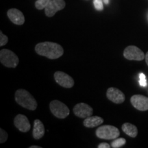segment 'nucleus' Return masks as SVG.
Here are the masks:
<instances>
[{
    "instance_id": "nucleus-11",
    "label": "nucleus",
    "mask_w": 148,
    "mask_h": 148,
    "mask_svg": "<svg viewBox=\"0 0 148 148\" xmlns=\"http://www.w3.org/2000/svg\"><path fill=\"white\" fill-rule=\"evenodd\" d=\"M14 124L18 130L22 132H27L30 130L31 125L26 116L18 114L14 117Z\"/></svg>"
},
{
    "instance_id": "nucleus-20",
    "label": "nucleus",
    "mask_w": 148,
    "mask_h": 148,
    "mask_svg": "<svg viewBox=\"0 0 148 148\" xmlns=\"http://www.w3.org/2000/svg\"><path fill=\"white\" fill-rule=\"evenodd\" d=\"M8 138V134L2 128L0 129V143H3L6 141Z\"/></svg>"
},
{
    "instance_id": "nucleus-9",
    "label": "nucleus",
    "mask_w": 148,
    "mask_h": 148,
    "mask_svg": "<svg viewBox=\"0 0 148 148\" xmlns=\"http://www.w3.org/2000/svg\"><path fill=\"white\" fill-rule=\"evenodd\" d=\"M73 112L75 116L79 118L86 119L91 116L93 112L92 107L85 103H77L73 108Z\"/></svg>"
},
{
    "instance_id": "nucleus-22",
    "label": "nucleus",
    "mask_w": 148,
    "mask_h": 148,
    "mask_svg": "<svg viewBox=\"0 0 148 148\" xmlns=\"http://www.w3.org/2000/svg\"><path fill=\"white\" fill-rule=\"evenodd\" d=\"M139 84L141 86H147V79H146V76L143 73H140L139 75Z\"/></svg>"
},
{
    "instance_id": "nucleus-17",
    "label": "nucleus",
    "mask_w": 148,
    "mask_h": 148,
    "mask_svg": "<svg viewBox=\"0 0 148 148\" xmlns=\"http://www.w3.org/2000/svg\"><path fill=\"white\" fill-rule=\"evenodd\" d=\"M126 143V140L123 138H116L111 143V147L113 148H119Z\"/></svg>"
},
{
    "instance_id": "nucleus-10",
    "label": "nucleus",
    "mask_w": 148,
    "mask_h": 148,
    "mask_svg": "<svg viewBox=\"0 0 148 148\" xmlns=\"http://www.w3.org/2000/svg\"><path fill=\"white\" fill-rule=\"evenodd\" d=\"M131 103L135 108L140 111L148 110V97L142 95H134L130 99Z\"/></svg>"
},
{
    "instance_id": "nucleus-12",
    "label": "nucleus",
    "mask_w": 148,
    "mask_h": 148,
    "mask_svg": "<svg viewBox=\"0 0 148 148\" xmlns=\"http://www.w3.org/2000/svg\"><path fill=\"white\" fill-rule=\"evenodd\" d=\"M107 98L115 103H122L125 101V97L123 92L118 88L110 87L107 90L106 92Z\"/></svg>"
},
{
    "instance_id": "nucleus-26",
    "label": "nucleus",
    "mask_w": 148,
    "mask_h": 148,
    "mask_svg": "<svg viewBox=\"0 0 148 148\" xmlns=\"http://www.w3.org/2000/svg\"><path fill=\"white\" fill-rule=\"evenodd\" d=\"M103 3H106V5L108 4V3H109V0H103Z\"/></svg>"
},
{
    "instance_id": "nucleus-1",
    "label": "nucleus",
    "mask_w": 148,
    "mask_h": 148,
    "mask_svg": "<svg viewBox=\"0 0 148 148\" xmlns=\"http://www.w3.org/2000/svg\"><path fill=\"white\" fill-rule=\"evenodd\" d=\"M35 51L38 55L45 56L49 59H57L64 53L63 47L53 42H39L35 47Z\"/></svg>"
},
{
    "instance_id": "nucleus-15",
    "label": "nucleus",
    "mask_w": 148,
    "mask_h": 148,
    "mask_svg": "<svg viewBox=\"0 0 148 148\" xmlns=\"http://www.w3.org/2000/svg\"><path fill=\"white\" fill-rule=\"evenodd\" d=\"M103 119L99 116H90L84 119L83 124L85 127L88 128L97 127L103 123Z\"/></svg>"
},
{
    "instance_id": "nucleus-23",
    "label": "nucleus",
    "mask_w": 148,
    "mask_h": 148,
    "mask_svg": "<svg viewBox=\"0 0 148 148\" xmlns=\"http://www.w3.org/2000/svg\"><path fill=\"white\" fill-rule=\"evenodd\" d=\"M110 147L111 146L109 145V144L107 143H101L97 146L98 148H110Z\"/></svg>"
},
{
    "instance_id": "nucleus-13",
    "label": "nucleus",
    "mask_w": 148,
    "mask_h": 148,
    "mask_svg": "<svg viewBox=\"0 0 148 148\" xmlns=\"http://www.w3.org/2000/svg\"><path fill=\"white\" fill-rule=\"evenodd\" d=\"M7 15L14 24L21 25L25 23V16L21 11L16 8H11L7 12Z\"/></svg>"
},
{
    "instance_id": "nucleus-3",
    "label": "nucleus",
    "mask_w": 148,
    "mask_h": 148,
    "mask_svg": "<svg viewBox=\"0 0 148 148\" xmlns=\"http://www.w3.org/2000/svg\"><path fill=\"white\" fill-rule=\"evenodd\" d=\"M96 136L98 138L105 140H114L118 138L120 132L117 127L110 125H101L96 130Z\"/></svg>"
},
{
    "instance_id": "nucleus-8",
    "label": "nucleus",
    "mask_w": 148,
    "mask_h": 148,
    "mask_svg": "<svg viewBox=\"0 0 148 148\" xmlns=\"http://www.w3.org/2000/svg\"><path fill=\"white\" fill-rule=\"evenodd\" d=\"M54 79L60 86L64 88H69L73 87L74 79L69 75L62 71H56L53 75Z\"/></svg>"
},
{
    "instance_id": "nucleus-19",
    "label": "nucleus",
    "mask_w": 148,
    "mask_h": 148,
    "mask_svg": "<svg viewBox=\"0 0 148 148\" xmlns=\"http://www.w3.org/2000/svg\"><path fill=\"white\" fill-rule=\"evenodd\" d=\"M103 0H93V5L96 10L98 11H102L103 10Z\"/></svg>"
},
{
    "instance_id": "nucleus-2",
    "label": "nucleus",
    "mask_w": 148,
    "mask_h": 148,
    "mask_svg": "<svg viewBox=\"0 0 148 148\" xmlns=\"http://www.w3.org/2000/svg\"><path fill=\"white\" fill-rule=\"evenodd\" d=\"M14 99L18 105L29 110H35L37 108V101L27 90L18 89L14 95Z\"/></svg>"
},
{
    "instance_id": "nucleus-5",
    "label": "nucleus",
    "mask_w": 148,
    "mask_h": 148,
    "mask_svg": "<svg viewBox=\"0 0 148 148\" xmlns=\"http://www.w3.org/2000/svg\"><path fill=\"white\" fill-rule=\"evenodd\" d=\"M51 112L58 119H65L69 114V109L66 104L59 100H53L49 104Z\"/></svg>"
},
{
    "instance_id": "nucleus-24",
    "label": "nucleus",
    "mask_w": 148,
    "mask_h": 148,
    "mask_svg": "<svg viewBox=\"0 0 148 148\" xmlns=\"http://www.w3.org/2000/svg\"><path fill=\"white\" fill-rule=\"evenodd\" d=\"M145 62H146V63H147V66H148V51L145 55Z\"/></svg>"
},
{
    "instance_id": "nucleus-4",
    "label": "nucleus",
    "mask_w": 148,
    "mask_h": 148,
    "mask_svg": "<svg viewBox=\"0 0 148 148\" xmlns=\"http://www.w3.org/2000/svg\"><path fill=\"white\" fill-rule=\"evenodd\" d=\"M0 61L3 66L8 68H15L19 62V59L13 51L7 49L0 51Z\"/></svg>"
},
{
    "instance_id": "nucleus-18",
    "label": "nucleus",
    "mask_w": 148,
    "mask_h": 148,
    "mask_svg": "<svg viewBox=\"0 0 148 148\" xmlns=\"http://www.w3.org/2000/svg\"><path fill=\"white\" fill-rule=\"evenodd\" d=\"M51 0H37L35 2V7L38 10L45 9Z\"/></svg>"
},
{
    "instance_id": "nucleus-21",
    "label": "nucleus",
    "mask_w": 148,
    "mask_h": 148,
    "mask_svg": "<svg viewBox=\"0 0 148 148\" xmlns=\"http://www.w3.org/2000/svg\"><path fill=\"white\" fill-rule=\"evenodd\" d=\"M8 41V36H5L4 34H3V32L1 31V32H0V46L2 47V46L6 45Z\"/></svg>"
},
{
    "instance_id": "nucleus-16",
    "label": "nucleus",
    "mask_w": 148,
    "mask_h": 148,
    "mask_svg": "<svg viewBox=\"0 0 148 148\" xmlns=\"http://www.w3.org/2000/svg\"><path fill=\"white\" fill-rule=\"evenodd\" d=\"M122 130L127 135L132 138H135L138 134V129L136 126L130 123H125L121 126Z\"/></svg>"
},
{
    "instance_id": "nucleus-25",
    "label": "nucleus",
    "mask_w": 148,
    "mask_h": 148,
    "mask_svg": "<svg viewBox=\"0 0 148 148\" xmlns=\"http://www.w3.org/2000/svg\"><path fill=\"white\" fill-rule=\"evenodd\" d=\"M29 148H41L40 146H36V145H33V146H30Z\"/></svg>"
},
{
    "instance_id": "nucleus-14",
    "label": "nucleus",
    "mask_w": 148,
    "mask_h": 148,
    "mask_svg": "<svg viewBox=\"0 0 148 148\" xmlns=\"http://www.w3.org/2000/svg\"><path fill=\"white\" fill-rule=\"evenodd\" d=\"M45 132V126L43 123L39 119H36L34 121V128H33L32 135L34 139H40L44 136Z\"/></svg>"
},
{
    "instance_id": "nucleus-6",
    "label": "nucleus",
    "mask_w": 148,
    "mask_h": 148,
    "mask_svg": "<svg viewBox=\"0 0 148 148\" xmlns=\"http://www.w3.org/2000/svg\"><path fill=\"white\" fill-rule=\"evenodd\" d=\"M123 56L127 60L140 61L145 58L143 51L134 45H130L123 51Z\"/></svg>"
},
{
    "instance_id": "nucleus-7",
    "label": "nucleus",
    "mask_w": 148,
    "mask_h": 148,
    "mask_svg": "<svg viewBox=\"0 0 148 148\" xmlns=\"http://www.w3.org/2000/svg\"><path fill=\"white\" fill-rule=\"evenodd\" d=\"M65 5L64 0H51L45 8V15L48 17H52L58 11L64 9Z\"/></svg>"
}]
</instances>
